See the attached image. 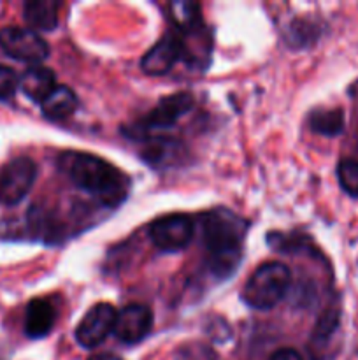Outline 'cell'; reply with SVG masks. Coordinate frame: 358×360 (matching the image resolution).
I'll return each mask as SVG.
<instances>
[{"label":"cell","mask_w":358,"mask_h":360,"mask_svg":"<svg viewBox=\"0 0 358 360\" xmlns=\"http://www.w3.org/2000/svg\"><path fill=\"white\" fill-rule=\"evenodd\" d=\"M118 311L109 302H97L86 311L76 327V341L83 348H97L114 333Z\"/></svg>","instance_id":"52a82bcc"},{"label":"cell","mask_w":358,"mask_h":360,"mask_svg":"<svg viewBox=\"0 0 358 360\" xmlns=\"http://www.w3.org/2000/svg\"><path fill=\"white\" fill-rule=\"evenodd\" d=\"M88 360H123V359L112 354H98V355H93V357H90Z\"/></svg>","instance_id":"d4e9b609"},{"label":"cell","mask_w":358,"mask_h":360,"mask_svg":"<svg viewBox=\"0 0 358 360\" xmlns=\"http://www.w3.org/2000/svg\"><path fill=\"white\" fill-rule=\"evenodd\" d=\"M18 86H20V77L16 76V72L11 67L0 63V98L13 97Z\"/></svg>","instance_id":"7402d4cb"},{"label":"cell","mask_w":358,"mask_h":360,"mask_svg":"<svg viewBox=\"0 0 358 360\" xmlns=\"http://www.w3.org/2000/svg\"><path fill=\"white\" fill-rule=\"evenodd\" d=\"M37 165L32 158L18 157L0 169V204L16 206L34 186Z\"/></svg>","instance_id":"277c9868"},{"label":"cell","mask_w":358,"mask_h":360,"mask_svg":"<svg viewBox=\"0 0 358 360\" xmlns=\"http://www.w3.org/2000/svg\"><path fill=\"white\" fill-rule=\"evenodd\" d=\"M56 322V309L48 299H34L25 311V334L30 340H41L53 330Z\"/></svg>","instance_id":"8fae6325"},{"label":"cell","mask_w":358,"mask_h":360,"mask_svg":"<svg viewBox=\"0 0 358 360\" xmlns=\"http://www.w3.org/2000/svg\"><path fill=\"white\" fill-rule=\"evenodd\" d=\"M337 326H339V313H337V309H329V311L323 313L321 319L318 320L314 333H312V345H314L316 350H321L329 343L330 338L336 333Z\"/></svg>","instance_id":"d6986e66"},{"label":"cell","mask_w":358,"mask_h":360,"mask_svg":"<svg viewBox=\"0 0 358 360\" xmlns=\"http://www.w3.org/2000/svg\"><path fill=\"white\" fill-rule=\"evenodd\" d=\"M58 7L60 4L53 0H30L23 7L25 21L34 32L55 30L58 25Z\"/></svg>","instance_id":"5bb4252c"},{"label":"cell","mask_w":358,"mask_h":360,"mask_svg":"<svg viewBox=\"0 0 358 360\" xmlns=\"http://www.w3.org/2000/svg\"><path fill=\"white\" fill-rule=\"evenodd\" d=\"M337 179L347 195L358 199V160L357 158H344L337 165Z\"/></svg>","instance_id":"ac0fdd59"},{"label":"cell","mask_w":358,"mask_h":360,"mask_svg":"<svg viewBox=\"0 0 358 360\" xmlns=\"http://www.w3.org/2000/svg\"><path fill=\"white\" fill-rule=\"evenodd\" d=\"M79 101L76 94L65 84H58L51 95L41 104L42 115L51 122H62L76 112Z\"/></svg>","instance_id":"4fadbf2b"},{"label":"cell","mask_w":358,"mask_h":360,"mask_svg":"<svg viewBox=\"0 0 358 360\" xmlns=\"http://www.w3.org/2000/svg\"><path fill=\"white\" fill-rule=\"evenodd\" d=\"M181 58L186 60L185 41L174 34L161 37L140 60V69L150 76H164Z\"/></svg>","instance_id":"30bf717a"},{"label":"cell","mask_w":358,"mask_h":360,"mask_svg":"<svg viewBox=\"0 0 358 360\" xmlns=\"http://www.w3.org/2000/svg\"><path fill=\"white\" fill-rule=\"evenodd\" d=\"M58 169L83 192L107 207H118L130 192V179L104 158L83 151H63Z\"/></svg>","instance_id":"6da1fadb"},{"label":"cell","mask_w":358,"mask_h":360,"mask_svg":"<svg viewBox=\"0 0 358 360\" xmlns=\"http://www.w3.org/2000/svg\"><path fill=\"white\" fill-rule=\"evenodd\" d=\"M181 155V144L174 139H150L140 157L150 165H168Z\"/></svg>","instance_id":"2e32d148"},{"label":"cell","mask_w":358,"mask_h":360,"mask_svg":"<svg viewBox=\"0 0 358 360\" xmlns=\"http://www.w3.org/2000/svg\"><path fill=\"white\" fill-rule=\"evenodd\" d=\"M195 105V98L190 91H178V94L167 95L160 98L157 105L140 120L137 130H157V129H171L172 125L179 122L185 115H188Z\"/></svg>","instance_id":"ba28073f"},{"label":"cell","mask_w":358,"mask_h":360,"mask_svg":"<svg viewBox=\"0 0 358 360\" xmlns=\"http://www.w3.org/2000/svg\"><path fill=\"white\" fill-rule=\"evenodd\" d=\"M269 360H304V359H302V355L298 354V352L291 350V348H281V350L274 352Z\"/></svg>","instance_id":"603a6c76"},{"label":"cell","mask_w":358,"mask_h":360,"mask_svg":"<svg viewBox=\"0 0 358 360\" xmlns=\"http://www.w3.org/2000/svg\"><path fill=\"white\" fill-rule=\"evenodd\" d=\"M307 125L312 132L319 134V136H339L344 129L343 109H314L309 115Z\"/></svg>","instance_id":"9a60e30c"},{"label":"cell","mask_w":358,"mask_h":360,"mask_svg":"<svg viewBox=\"0 0 358 360\" xmlns=\"http://www.w3.org/2000/svg\"><path fill=\"white\" fill-rule=\"evenodd\" d=\"M316 37H318V30H316L314 25L305 20H297L288 27L286 42L293 48H304L309 42L316 41Z\"/></svg>","instance_id":"ffe728a7"},{"label":"cell","mask_w":358,"mask_h":360,"mask_svg":"<svg viewBox=\"0 0 358 360\" xmlns=\"http://www.w3.org/2000/svg\"><path fill=\"white\" fill-rule=\"evenodd\" d=\"M20 86L32 102L42 104L58 84H56V76L51 69L44 65H32L20 77Z\"/></svg>","instance_id":"7c38bea8"},{"label":"cell","mask_w":358,"mask_h":360,"mask_svg":"<svg viewBox=\"0 0 358 360\" xmlns=\"http://www.w3.org/2000/svg\"><path fill=\"white\" fill-rule=\"evenodd\" d=\"M350 95L353 98V122L357 123L358 127V81L353 83V86L350 88Z\"/></svg>","instance_id":"cb8c5ba5"},{"label":"cell","mask_w":358,"mask_h":360,"mask_svg":"<svg viewBox=\"0 0 358 360\" xmlns=\"http://www.w3.org/2000/svg\"><path fill=\"white\" fill-rule=\"evenodd\" d=\"M290 283V269L277 260H267L249 274L242 287V301L255 309H270L283 301Z\"/></svg>","instance_id":"3957f363"},{"label":"cell","mask_w":358,"mask_h":360,"mask_svg":"<svg viewBox=\"0 0 358 360\" xmlns=\"http://www.w3.org/2000/svg\"><path fill=\"white\" fill-rule=\"evenodd\" d=\"M202 241L207 252V267L220 280H227L242 259V243L249 221L225 207L207 211L200 217Z\"/></svg>","instance_id":"7a4b0ae2"},{"label":"cell","mask_w":358,"mask_h":360,"mask_svg":"<svg viewBox=\"0 0 358 360\" xmlns=\"http://www.w3.org/2000/svg\"><path fill=\"white\" fill-rule=\"evenodd\" d=\"M174 360H221L220 355L202 341H190L178 348Z\"/></svg>","instance_id":"44dd1931"},{"label":"cell","mask_w":358,"mask_h":360,"mask_svg":"<svg viewBox=\"0 0 358 360\" xmlns=\"http://www.w3.org/2000/svg\"><path fill=\"white\" fill-rule=\"evenodd\" d=\"M195 225L190 214L171 213L157 218L150 225V238L161 252H181L192 243Z\"/></svg>","instance_id":"5b68a950"},{"label":"cell","mask_w":358,"mask_h":360,"mask_svg":"<svg viewBox=\"0 0 358 360\" xmlns=\"http://www.w3.org/2000/svg\"><path fill=\"white\" fill-rule=\"evenodd\" d=\"M0 46L14 60L39 65L49 56V46L32 28L6 27L0 30Z\"/></svg>","instance_id":"8992f818"},{"label":"cell","mask_w":358,"mask_h":360,"mask_svg":"<svg viewBox=\"0 0 358 360\" xmlns=\"http://www.w3.org/2000/svg\"><path fill=\"white\" fill-rule=\"evenodd\" d=\"M171 16L175 27L186 35L197 34L202 25L200 7L195 2H174L171 4Z\"/></svg>","instance_id":"e0dca14e"},{"label":"cell","mask_w":358,"mask_h":360,"mask_svg":"<svg viewBox=\"0 0 358 360\" xmlns=\"http://www.w3.org/2000/svg\"><path fill=\"white\" fill-rule=\"evenodd\" d=\"M153 329V311L146 304L132 302L118 313L114 334L121 343L137 345L147 338Z\"/></svg>","instance_id":"9c48e42d"}]
</instances>
